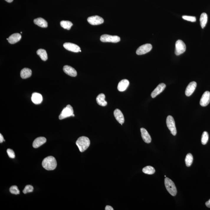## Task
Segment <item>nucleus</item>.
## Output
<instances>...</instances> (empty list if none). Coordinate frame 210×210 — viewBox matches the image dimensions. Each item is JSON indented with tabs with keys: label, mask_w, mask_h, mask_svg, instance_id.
<instances>
[{
	"label": "nucleus",
	"mask_w": 210,
	"mask_h": 210,
	"mask_svg": "<svg viewBox=\"0 0 210 210\" xmlns=\"http://www.w3.org/2000/svg\"><path fill=\"white\" fill-rule=\"evenodd\" d=\"M42 164L43 168L47 170H53L57 166V161L52 156H49L44 159Z\"/></svg>",
	"instance_id": "f257e3e1"
},
{
	"label": "nucleus",
	"mask_w": 210,
	"mask_h": 210,
	"mask_svg": "<svg viewBox=\"0 0 210 210\" xmlns=\"http://www.w3.org/2000/svg\"><path fill=\"white\" fill-rule=\"evenodd\" d=\"M90 140L85 136L81 137L76 142V145L81 152H84L87 150L90 146Z\"/></svg>",
	"instance_id": "f03ea898"
},
{
	"label": "nucleus",
	"mask_w": 210,
	"mask_h": 210,
	"mask_svg": "<svg viewBox=\"0 0 210 210\" xmlns=\"http://www.w3.org/2000/svg\"><path fill=\"white\" fill-rule=\"evenodd\" d=\"M165 184L167 191L173 196H175L177 193V190L175 184L173 181L166 177L165 179Z\"/></svg>",
	"instance_id": "7ed1b4c3"
},
{
	"label": "nucleus",
	"mask_w": 210,
	"mask_h": 210,
	"mask_svg": "<svg viewBox=\"0 0 210 210\" xmlns=\"http://www.w3.org/2000/svg\"><path fill=\"white\" fill-rule=\"evenodd\" d=\"M74 114V111L73 107L70 105H67L62 110L61 113L59 116L60 119L61 120L68 117L73 116Z\"/></svg>",
	"instance_id": "20e7f679"
},
{
	"label": "nucleus",
	"mask_w": 210,
	"mask_h": 210,
	"mask_svg": "<svg viewBox=\"0 0 210 210\" xmlns=\"http://www.w3.org/2000/svg\"><path fill=\"white\" fill-rule=\"evenodd\" d=\"M100 40L102 42H111L117 43L120 41V38L117 35H101Z\"/></svg>",
	"instance_id": "39448f33"
},
{
	"label": "nucleus",
	"mask_w": 210,
	"mask_h": 210,
	"mask_svg": "<svg viewBox=\"0 0 210 210\" xmlns=\"http://www.w3.org/2000/svg\"><path fill=\"white\" fill-rule=\"evenodd\" d=\"M166 124L168 129L175 136L176 135L177 130L176 129L175 121L173 117L171 116H168L167 117L166 119Z\"/></svg>",
	"instance_id": "423d86ee"
},
{
	"label": "nucleus",
	"mask_w": 210,
	"mask_h": 210,
	"mask_svg": "<svg viewBox=\"0 0 210 210\" xmlns=\"http://www.w3.org/2000/svg\"><path fill=\"white\" fill-rule=\"evenodd\" d=\"M186 50V46L183 41L178 40L175 43V54L177 56L183 53Z\"/></svg>",
	"instance_id": "0eeeda50"
},
{
	"label": "nucleus",
	"mask_w": 210,
	"mask_h": 210,
	"mask_svg": "<svg viewBox=\"0 0 210 210\" xmlns=\"http://www.w3.org/2000/svg\"><path fill=\"white\" fill-rule=\"evenodd\" d=\"M152 46L150 44H146L142 45L136 51L137 54L142 55L150 52L152 50Z\"/></svg>",
	"instance_id": "6e6552de"
},
{
	"label": "nucleus",
	"mask_w": 210,
	"mask_h": 210,
	"mask_svg": "<svg viewBox=\"0 0 210 210\" xmlns=\"http://www.w3.org/2000/svg\"><path fill=\"white\" fill-rule=\"evenodd\" d=\"M88 22L91 25H99L103 24L104 20L103 18L98 16H94L88 18Z\"/></svg>",
	"instance_id": "1a4fd4ad"
},
{
	"label": "nucleus",
	"mask_w": 210,
	"mask_h": 210,
	"mask_svg": "<svg viewBox=\"0 0 210 210\" xmlns=\"http://www.w3.org/2000/svg\"><path fill=\"white\" fill-rule=\"evenodd\" d=\"M210 102V92L206 91L201 96L200 104L202 107H206L209 104Z\"/></svg>",
	"instance_id": "9d476101"
},
{
	"label": "nucleus",
	"mask_w": 210,
	"mask_h": 210,
	"mask_svg": "<svg viewBox=\"0 0 210 210\" xmlns=\"http://www.w3.org/2000/svg\"><path fill=\"white\" fill-rule=\"evenodd\" d=\"M63 46L65 49L70 52H78L81 50L80 47L70 42H66L63 44Z\"/></svg>",
	"instance_id": "9b49d317"
},
{
	"label": "nucleus",
	"mask_w": 210,
	"mask_h": 210,
	"mask_svg": "<svg viewBox=\"0 0 210 210\" xmlns=\"http://www.w3.org/2000/svg\"><path fill=\"white\" fill-rule=\"evenodd\" d=\"M165 87L166 85L164 83H162L160 84L151 93V97L152 98H155L158 95L161 93L165 90Z\"/></svg>",
	"instance_id": "f8f14e48"
},
{
	"label": "nucleus",
	"mask_w": 210,
	"mask_h": 210,
	"mask_svg": "<svg viewBox=\"0 0 210 210\" xmlns=\"http://www.w3.org/2000/svg\"><path fill=\"white\" fill-rule=\"evenodd\" d=\"M196 87V82L193 81L190 83L186 90L185 95L188 96H191L195 91Z\"/></svg>",
	"instance_id": "ddd939ff"
},
{
	"label": "nucleus",
	"mask_w": 210,
	"mask_h": 210,
	"mask_svg": "<svg viewBox=\"0 0 210 210\" xmlns=\"http://www.w3.org/2000/svg\"><path fill=\"white\" fill-rule=\"evenodd\" d=\"M114 115L117 121L122 125L123 123H124V116L121 111L118 109H116L114 111Z\"/></svg>",
	"instance_id": "4468645a"
},
{
	"label": "nucleus",
	"mask_w": 210,
	"mask_h": 210,
	"mask_svg": "<svg viewBox=\"0 0 210 210\" xmlns=\"http://www.w3.org/2000/svg\"><path fill=\"white\" fill-rule=\"evenodd\" d=\"M63 70L64 73L71 77H76L77 75L76 70L69 65H65L63 67Z\"/></svg>",
	"instance_id": "2eb2a0df"
},
{
	"label": "nucleus",
	"mask_w": 210,
	"mask_h": 210,
	"mask_svg": "<svg viewBox=\"0 0 210 210\" xmlns=\"http://www.w3.org/2000/svg\"><path fill=\"white\" fill-rule=\"evenodd\" d=\"M129 84H130V83L127 79H124L121 81L118 85V91H121V92L125 91L127 88Z\"/></svg>",
	"instance_id": "dca6fc26"
},
{
	"label": "nucleus",
	"mask_w": 210,
	"mask_h": 210,
	"mask_svg": "<svg viewBox=\"0 0 210 210\" xmlns=\"http://www.w3.org/2000/svg\"><path fill=\"white\" fill-rule=\"evenodd\" d=\"M142 137L146 143H150L151 141V138L147 130L145 128H141L140 129Z\"/></svg>",
	"instance_id": "f3484780"
},
{
	"label": "nucleus",
	"mask_w": 210,
	"mask_h": 210,
	"mask_svg": "<svg viewBox=\"0 0 210 210\" xmlns=\"http://www.w3.org/2000/svg\"><path fill=\"white\" fill-rule=\"evenodd\" d=\"M46 142V138L43 137H40L35 139L33 142V147L35 148H38L45 143Z\"/></svg>",
	"instance_id": "a211bd4d"
},
{
	"label": "nucleus",
	"mask_w": 210,
	"mask_h": 210,
	"mask_svg": "<svg viewBox=\"0 0 210 210\" xmlns=\"http://www.w3.org/2000/svg\"><path fill=\"white\" fill-rule=\"evenodd\" d=\"M31 100L35 104H40L42 101V96L41 94L35 92L32 93Z\"/></svg>",
	"instance_id": "6ab92c4d"
},
{
	"label": "nucleus",
	"mask_w": 210,
	"mask_h": 210,
	"mask_svg": "<svg viewBox=\"0 0 210 210\" xmlns=\"http://www.w3.org/2000/svg\"><path fill=\"white\" fill-rule=\"evenodd\" d=\"M21 37L22 36L20 34L15 33L10 35L7 40H8L9 43L14 44L20 41Z\"/></svg>",
	"instance_id": "aec40b11"
},
{
	"label": "nucleus",
	"mask_w": 210,
	"mask_h": 210,
	"mask_svg": "<svg viewBox=\"0 0 210 210\" xmlns=\"http://www.w3.org/2000/svg\"><path fill=\"white\" fill-rule=\"evenodd\" d=\"M34 22L35 25L42 28H46L48 26L47 21L42 18H38L34 19Z\"/></svg>",
	"instance_id": "412c9836"
},
{
	"label": "nucleus",
	"mask_w": 210,
	"mask_h": 210,
	"mask_svg": "<svg viewBox=\"0 0 210 210\" xmlns=\"http://www.w3.org/2000/svg\"><path fill=\"white\" fill-rule=\"evenodd\" d=\"M31 69L27 68H25L22 69L20 72L21 77L22 79H27L30 78L32 75Z\"/></svg>",
	"instance_id": "4be33fe9"
},
{
	"label": "nucleus",
	"mask_w": 210,
	"mask_h": 210,
	"mask_svg": "<svg viewBox=\"0 0 210 210\" xmlns=\"http://www.w3.org/2000/svg\"><path fill=\"white\" fill-rule=\"evenodd\" d=\"M105 95L104 93H101L96 97V101L97 103L100 106H106L107 105V102L105 100Z\"/></svg>",
	"instance_id": "5701e85b"
},
{
	"label": "nucleus",
	"mask_w": 210,
	"mask_h": 210,
	"mask_svg": "<svg viewBox=\"0 0 210 210\" xmlns=\"http://www.w3.org/2000/svg\"><path fill=\"white\" fill-rule=\"evenodd\" d=\"M207 19H208V17L207 14L206 13H202L201 14L200 19L201 27L202 29H204L206 27L207 23Z\"/></svg>",
	"instance_id": "b1692460"
},
{
	"label": "nucleus",
	"mask_w": 210,
	"mask_h": 210,
	"mask_svg": "<svg viewBox=\"0 0 210 210\" xmlns=\"http://www.w3.org/2000/svg\"><path fill=\"white\" fill-rule=\"evenodd\" d=\"M37 54L40 56L41 60L44 61H45L47 59V53L45 50L42 49H40L37 51Z\"/></svg>",
	"instance_id": "393cba45"
},
{
	"label": "nucleus",
	"mask_w": 210,
	"mask_h": 210,
	"mask_svg": "<svg viewBox=\"0 0 210 210\" xmlns=\"http://www.w3.org/2000/svg\"><path fill=\"white\" fill-rule=\"evenodd\" d=\"M61 26L63 29H67V30H70L71 27L73 25V24L69 21H62L60 22Z\"/></svg>",
	"instance_id": "a878e982"
},
{
	"label": "nucleus",
	"mask_w": 210,
	"mask_h": 210,
	"mask_svg": "<svg viewBox=\"0 0 210 210\" xmlns=\"http://www.w3.org/2000/svg\"><path fill=\"white\" fill-rule=\"evenodd\" d=\"M142 172L145 174L151 175L154 174L155 172V170L154 167L150 166H148L144 167L142 169Z\"/></svg>",
	"instance_id": "bb28decb"
},
{
	"label": "nucleus",
	"mask_w": 210,
	"mask_h": 210,
	"mask_svg": "<svg viewBox=\"0 0 210 210\" xmlns=\"http://www.w3.org/2000/svg\"><path fill=\"white\" fill-rule=\"evenodd\" d=\"M185 161L187 167H189L191 165L193 162V157L191 153H188L187 155Z\"/></svg>",
	"instance_id": "cd10ccee"
},
{
	"label": "nucleus",
	"mask_w": 210,
	"mask_h": 210,
	"mask_svg": "<svg viewBox=\"0 0 210 210\" xmlns=\"http://www.w3.org/2000/svg\"><path fill=\"white\" fill-rule=\"evenodd\" d=\"M209 140V135L207 132L205 131L203 133L201 136V142L202 145H206L208 142Z\"/></svg>",
	"instance_id": "c85d7f7f"
},
{
	"label": "nucleus",
	"mask_w": 210,
	"mask_h": 210,
	"mask_svg": "<svg viewBox=\"0 0 210 210\" xmlns=\"http://www.w3.org/2000/svg\"><path fill=\"white\" fill-rule=\"evenodd\" d=\"M9 191L12 194H15V195L19 194L20 193L18 187L16 186H11L9 189Z\"/></svg>",
	"instance_id": "c756f323"
},
{
	"label": "nucleus",
	"mask_w": 210,
	"mask_h": 210,
	"mask_svg": "<svg viewBox=\"0 0 210 210\" xmlns=\"http://www.w3.org/2000/svg\"><path fill=\"white\" fill-rule=\"evenodd\" d=\"M34 188L32 186L30 185H27L25 187V188L23 190V192L24 194H26L28 193L32 192L33 191Z\"/></svg>",
	"instance_id": "7c9ffc66"
},
{
	"label": "nucleus",
	"mask_w": 210,
	"mask_h": 210,
	"mask_svg": "<svg viewBox=\"0 0 210 210\" xmlns=\"http://www.w3.org/2000/svg\"><path fill=\"white\" fill-rule=\"evenodd\" d=\"M183 19L188 21L195 22L196 21V18L195 17L188 16H183Z\"/></svg>",
	"instance_id": "2f4dec72"
},
{
	"label": "nucleus",
	"mask_w": 210,
	"mask_h": 210,
	"mask_svg": "<svg viewBox=\"0 0 210 210\" xmlns=\"http://www.w3.org/2000/svg\"><path fill=\"white\" fill-rule=\"evenodd\" d=\"M7 153L9 158H14L15 157V153L13 150L10 149H8L7 150Z\"/></svg>",
	"instance_id": "473e14b6"
},
{
	"label": "nucleus",
	"mask_w": 210,
	"mask_h": 210,
	"mask_svg": "<svg viewBox=\"0 0 210 210\" xmlns=\"http://www.w3.org/2000/svg\"><path fill=\"white\" fill-rule=\"evenodd\" d=\"M105 210H113V208L111 206H107L105 207Z\"/></svg>",
	"instance_id": "72a5a7b5"
},
{
	"label": "nucleus",
	"mask_w": 210,
	"mask_h": 210,
	"mask_svg": "<svg viewBox=\"0 0 210 210\" xmlns=\"http://www.w3.org/2000/svg\"><path fill=\"white\" fill-rule=\"evenodd\" d=\"M3 141H5V140L4 139L3 135L1 134H0V142L1 143L3 142Z\"/></svg>",
	"instance_id": "f704fd0d"
},
{
	"label": "nucleus",
	"mask_w": 210,
	"mask_h": 210,
	"mask_svg": "<svg viewBox=\"0 0 210 210\" xmlns=\"http://www.w3.org/2000/svg\"><path fill=\"white\" fill-rule=\"evenodd\" d=\"M206 205L207 207L210 208V199L208 201L206 202Z\"/></svg>",
	"instance_id": "c9c22d12"
},
{
	"label": "nucleus",
	"mask_w": 210,
	"mask_h": 210,
	"mask_svg": "<svg viewBox=\"0 0 210 210\" xmlns=\"http://www.w3.org/2000/svg\"><path fill=\"white\" fill-rule=\"evenodd\" d=\"M5 1H6L7 2L10 3V2H13V0H5Z\"/></svg>",
	"instance_id": "e433bc0d"
}]
</instances>
